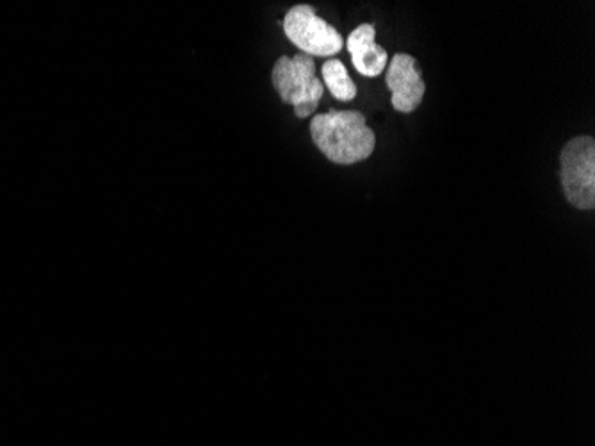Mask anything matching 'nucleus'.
Segmentation results:
<instances>
[{
  "instance_id": "obj_2",
  "label": "nucleus",
  "mask_w": 595,
  "mask_h": 446,
  "mask_svg": "<svg viewBox=\"0 0 595 446\" xmlns=\"http://www.w3.org/2000/svg\"><path fill=\"white\" fill-rule=\"evenodd\" d=\"M271 81L282 102L294 107L298 118L311 116L325 93L323 81L316 77V63L307 54L282 55L275 63Z\"/></svg>"
},
{
  "instance_id": "obj_5",
  "label": "nucleus",
  "mask_w": 595,
  "mask_h": 446,
  "mask_svg": "<svg viewBox=\"0 0 595 446\" xmlns=\"http://www.w3.org/2000/svg\"><path fill=\"white\" fill-rule=\"evenodd\" d=\"M385 83L393 92V107L399 113H413L425 97V81L414 55L394 54L387 66Z\"/></svg>"
},
{
  "instance_id": "obj_4",
  "label": "nucleus",
  "mask_w": 595,
  "mask_h": 446,
  "mask_svg": "<svg viewBox=\"0 0 595 446\" xmlns=\"http://www.w3.org/2000/svg\"><path fill=\"white\" fill-rule=\"evenodd\" d=\"M284 33L302 54L328 58L343 51L340 31L326 20L320 19L312 6L298 4L291 8L285 14Z\"/></svg>"
},
{
  "instance_id": "obj_6",
  "label": "nucleus",
  "mask_w": 595,
  "mask_h": 446,
  "mask_svg": "<svg viewBox=\"0 0 595 446\" xmlns=\"http://www.w3.org/2000/svg\"><path fill=\"white\" fill-rule=\"evenodd\" d=\"M375 37V25L362 23L349 34L348 42H346L353 66L364 77H378L389 63L387 51L376 43Z\"/></svg>"
},
{
  "instance_id": "obj_7",
  "label": "nucleus",
  "mask_w": 595,
  "mask_h": 446,
  "mask_svg": "<svg viewBox=\"0 0 595 446\" xmlns=\"http://www.w3.org/2000/svg\"><path fill=\"white\" fill-rule=\"evenodd\" d=\"M323 83L328 87V92L334 95L337 101L348 102L357 97V86L349 77L348 70L343 65V61L328 60L323 69Z\"/></svg>"
},
{
  "instance_id": "obj_1",
  "label": "nucleus",
  "mask_w": 595,
  "mask_h": 446,
  "mask_svg": "<svg viewBox=\"0 0 595 446\" xmlns=\"http://www.w3.org/2000/svg\"><path fill=\"white\" fill-rule=\"evenodd\" d=\"M312 142L335 165H355L372 156L376 136L361 111L332 110L311 122Z\"/></svg>"
},
{
  "instance_id": "obj_3",
  "label": "nucleus",
  "mask_w": 595,
  "mask_h": 446,
  "mask_svg": "<svg viewBox=\"0 0 595 446\" xmlns=\"http://www.w3.org/2000/svg\"><path fill=\"white\" fill-rule=\"evenodd\" d=\"M560 183L571 206L592 211L595 207V139L577 136L560 154Z\"/></svg>"
}]
</instances>
